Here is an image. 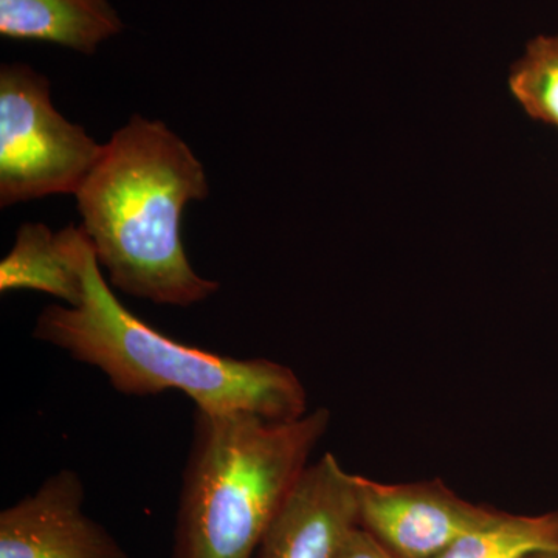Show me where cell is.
<instances>
[{"label": "cell", "mask_w": 558, "mask_h": 558, "mask_svg": "<svg viewBox=\"0 0 558 558\" xmlns=\"http://www.w3.org/2000/svg\"><path fill=\"white\" fill-rule=\"evenodd\" d=\"M509 84L532 119L558 130V33L527 44L510 72Z\"/></svg>", "instance_id": "11"}, {"label": "cell", "mask_w": 558, "mask_h": 558, "mask_svg": "<svg viewBox=\"0 0 558 558\" xmlns=\"http://www.w3.org/2000/svg\"><path fill=\"white\" fill-rule=\"evenodd\" d=\"M121 31L123 22L109 0H0L2 38L92 54Z\"/></svg>", "instance_id": "8"}, {"label": "cell", "mask_w": 558, "mask_h": 558, "mask_svg": "<svg viewBox=\"0 0 558 558\" xmlns=\"http://www.w3.org/2000/svg\"><path fill=\"white\" fill-rule=\"evenodd\" d=\"M330 417L323 407L292 421L194 409L172 558H255Z\"/></svg>", "instance_id": "3"}, {"label": "cell", "mask_w": 558, "mask_h": 558, "mask_svg": "<svg viewBox=\"0 0 558 558\" xmlns=\"http://www.w3.org/2000/svg\"><path fill=\"white\" fill-rule=\"evenodd\" d=\"M531 558H558V550H543Z\"/></svg>", "instance_id": "13"}, {"label": "cell", "mask_w": 558, "mask_h": 558, "mask_svg": "<svg viewBox=\"0 0 558 558\" xmlns=\"http://www.w3.org/2000/svg\"><path fill=\"white\" fill-rule=\"evenodd\" d=\"M357 490L360 527L396 558H438L498 512L440 478L387 484L357 475Z\"/></svg>", "instance_id": "5"}, {"label": "cell", "mask_w": 558, "mask_h": 558, "mask_svg": "<svg viewBox=\"0 0 558 558\" xmlns=\"http://www.w3.org/2000/svg\"><path fill=\"white\" fill-rule=\"evenodd\" d=\"M81 234V227L70 226L53 233L44 223H24L13 248L0 263V292L38 290L76 306L83 290Z\"/></svg>", "instance_id": "9"}, {"label": "cell", "mask_w": 558, "mask_h": 558, "mask_svg": "<svg viewBox=\"0 0 558 558\" xmlns=\"http://www.w3.org/2000/svg\"><path fill=\"white\" fill-rule=\"evenodd\" d=\"M360 527L357 475L333 453L304 470L282 502L255 558H337Z\"/></svg>", "instance_id": "7"}, {"label": "cell", "mask_w": 558, "mask_h": 558, "mask_svg": "<svg viewBox=\"0 0 558 558\" xmlns=\"http://www.w3.org/2000/svg\"><path fill=\"white\" fill-rule=\"evenodd\" d=\"M558 550V509L538 515L499 510L483 526L459 538L438 558H531Z\"/></svg>", "instance_id": "10"}, {"label": "cell", "mask_w": 558, "mask_h": 558, "mask_svg": "<svg viewBox=\"0 0 558 558\" xmlns=\"http://www.w3.org/2000/svg\"><path fill=\"white\" fill-rule=\"evenodd\" d=\"M337 558H396L362 527L355 529L344 542Z\"/></svg>", "instance_id": "12"}, {"label": "cell", "mask_w": 558, "mask_h": 558, "mask_svg": "<svg viewBox=\"0 0 558 558\" xmlns=\"http://www.w3.org/2000/svg\"><path fill=\"white\" fill-rule=\"evenodd\" d=\"M102 145L51 105L47 76L14 62L0 69V207L53 194L76 196Z\"/></svg>", "instance_id": "4"}, {"label": "cell", "mask_w": 558, "mask_h": 558, "mask_svg": "<svg viewBox=\"0 0 558 558\" xmlns=\"http://www.w3.org/2000/svg\"><path fill=\"white\" fill-rule=\"evenodd\" d=\"M208 193L201 161L167 124L134 116L120 128L76 193L80 227L110 286L178 307L218 292L219 282L193 269L182 240L186 205Z\"/></svg>", "instance_id": "1"}, {"label": "cell", "mask_w": 558, "mask_h": 558, "mask_svg": "<svg viewBox=\"0 0 558 558\" xmlns=\"http://www.w3.org/2000/svg\"><path fill=\"white\" fill-rule=\"evenodd\" d=\"M81 234L80 303L50 304L33 337L100 369L116 391L149 398L180 391L194 409L247 411L271 421L307 413V392L295 371L270 359H233L171 339L135 317L102 277L87 234Z\"/></svg>", "instance_id": "2"}, {"label": "cell", "mask_w": 558, "mask_h": 558, "mask_svg": "<svg viewBox=\"0 0 558 558\" xmlns=\"http://www.w3.org/2000/svg\"><path fill=\"white\" fill-rule=\"evenodd\" d=\"M86 486L62 469L0 512V558H130L84 509Z\"/></svg>", "instance_id": "6"}]
</instances>
